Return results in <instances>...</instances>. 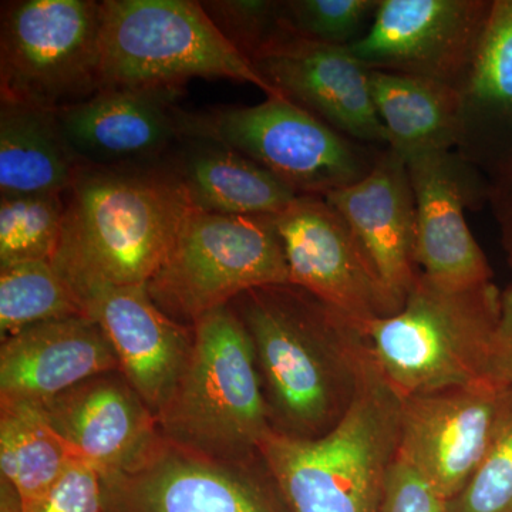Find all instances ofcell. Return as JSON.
<instances>
[{"instance_id": "cell-1", "label": "cell", "mask_w": 512, "mask_h": 512, "mask_svg": "<svg viewBox=\"0 0 512 512\" xmlns=\"http://www.w3.org/2000/svg\"><path fill=\"white\" fill-rule=\"evenodd\" d=\"M254 343L272 429L316 439L348 412L372 357L363 326L295 285L231 303Z\"/></svg>"}, {"instance_id": "cell-2", "label": "cell", "mask_w": 512, "mask_h": 512, "mask_svg": "<svg viewBox=\"0 0 512 512\" xmlns=\"http://www.w3.org/2000/svg\"><path fill=\"white\" fill-rule=\"evenodd\" d=\"M192 208L170 158L120 167L82 164L66 192L52 264L64 278L147 285Z\"/></svg>"}, {"instance_id": "cell-3", "label": "cell", "mask_w": 512, "mask_h": 512, "mask_svg": "<svg viewBox=\"0 0 512 512\" xmlns=\"http://www.w3.org/2000/svg\"><path fill=\"white\" fill-rule=\"evenodd\" d=\"M400 403L372 360L348 412L328 433L299 439L269 431L258 454L284 511H379L399 451Z\"/></svg>"}, {"instance_id": "cell-4", "label": "cell", "mask_w": 512, "mask_h": 512, "mask_svg": "<svg viewBox=\"0 0 512 512\" xmlns=\"http://www.w3.org/2000/svg\"><path fill=\"white\" fill-rule=\"evenodd\" d=\"M501 313L493 282L447 288L420 272L402 311L362 326L377 370L404 399L488 380Z\"/></svg>"}, {"instance_id": "cell-5", "label": "cell", "mask_w": 512, "mask_h": 512, "mask_svg": "<svg viewBox=\"0 0 512 512\" xmlns=\"http://www.w3.org/2000/svg\"><path fill=\"white\" fill-rule=\"evenodd\" d=\"M191 328L190 356L156 416L158 430L198 456L242 463L272 430L254 343L231 305Z\"/></svg>"}, {"instance_id": "cell-6", "label": "cell", "mask_w": 512, "mask_h": 512, "mask_svg": "<svg viewBox=\"0 0 512 512\" xmlns=\"http://www.w3.org/2000/svg\"><path fill=\"white\" fill-rule=\"evenodd\" d=\"M100 42V90H180L191 79H228L282 96L229 45L200 2L104 0Z\"/></svg>"}, {"instance_id": "cell-7", "label": "cell", "mask_w": 512, "mask_h": 512, "mask_svg": "<svg viewBox=\"0 0 512 512\" xmlns=\"http://www.w3.org/2000/svg\"><path fill=\"white\" fill-rule=\"evenodd\" d=\"M181 140L221 144L251 158L298 195L326 197L365 178L386 147L343 136L282 96L255 106L178 109Z\"/></svg>"}, {"instance_id": "cell-8", "label": "cell", "mask_w": 512, "mask_h": 512, "mask_svg": "<svg viewBox=\"0 0 512 512\" xmlns=\"http://www.w3.org/2000/svg\"><path fill=\"white\" fill-rule=\"evenodd\" d=\"M291 285L274 217H242L195 210L147 289L175 322L191 328L242 293Z\"/></svg>"}, {"instance_id": "cell-9", "label": "cell", "mask_w": 512, "mask_h": 512, "mask_svg": "<svg viewBox=\"0 0 512 512\" xmlns=\"http://www.w3.org/2000/svg\"><path fill=\"white\" fill-rule=\"evenodd\" d=\"M101 2L18 0L0 16V101L59 111L101 89Z\"/></svg>"}, {"instance_id": "cell-10", "label": "cell", "mask_w": 512, "mask_h": 512, "mask_svg": "<svg viewBox=\"0 0 512 512\" xmlns=\"http://www.w3.org/2000/svg\"><path fill=\"white\" fill-rule=\"evenodd\" d=\"M291 285L365 325L402 311L345 218L325 197L299 195L274 217Z\"/></svg>"}, {"instance_id": "cell-11", "label": "cell", "mask_w": 512, "mask_h": 512, "mask_svg": "<svg viewBox=\"0 0 512 512\" xmlns=\"http://www.w3.org/2000/svg\"><path fill=\"white\" fill-rule=\"evenodd\" d=\"M493 0H379L372 25L349 52L369 70L461 90Z\"/></svg>"}, {"instance_id": "cell-12", "label": "cell", "mask_w": 512, "mask_h": 512, "mask_svg": "<svg viewBox=\"0 0 512 512\" xmlns=\"http://www.w3.org/2000/svg\"><path fill=\"white\" fill-rule=\"evenodd\" d=\"M511 387L490 380L404 397L399 456L447 501L457 497L483 463Z\"/></svg>"}, {"instance_id": "cell-13", "label": "cell", "mask_w": 512, "mask_h": 512, "mask_svg": "<svg viewBox=\"0 0 512 512\" xmlns=\"http://www.w3.org/2000/svg\"><path fill=\"white\" fill-rule=\"evenodd\" d=\"M416 201V264L447 288L493 282V269L468 228L467 210L488 204V180L456 150L406 158Z\"/></svg>"}, {"instance_id": "cell-14", "label": "cell", "mask_w": 512, "mask_h": 512, "mask_svg": "<svg viewBox=\"0 0 512 512\" xmlns=\"http://www.w3.org/2000/svg\"><path fill=\"white\" fill-rule=\"evenodd\" d=\"M251 63L276 92L343 136L389 147L370 92V70L348 47L306 39L288 26Z\"/></svg>"}, {"instance_id": "cell-15", "label": "cell", "mask_w": 512, "mask_h": 512, "mask_svg": "<svg viewBox=\"0 0 512 512\" xmlns=\"http://www.w3.org/2000/svg\"><path fill=\"white\" fill-rule=\"evenodd\" d=\"M64 279L79 296L84 315L99 323L109 338L121 375L157 416L190 356L192 328L165 315L147 285Z\"/></svg>"}, {"instance_id": "cell-16", "label": "cell", "mask_w": 512, "mask_h": 512, "mask_svg": "<svg viewBox=\"0 0 512 512\" xmlns=\"http://www.w3.org/2000/svg\"><path fill=\"white\" fill-rule=\"evenodd\" d=\"M235 464L163 439L136 470L103 481V512H285L279 498Z\"/></svg>"}, {"instance_id": "cell-17", "label": "cell", "mask_w": 512, "mask_h": 512, "mask_svg": "<svg viewBox=\"0 0 512 512\" xmlns=\"http://www.w3.org/2000/svg\"><path fill=\"white\" fill-rule=\"evenodd\" d=\"M39 406L76 457L103 481L136 470L163 440L156 414L123 375L92 377Z\"/></svg>"}, {"instance_id": "cell-18", "label": "cell", "mask_w": 512, "mask_h": 512, "mask_svg": "<svg viewBox=\"0 0 512 512\" xmlns=\"http://www.w3.org/2000/svg\"><path fill=\"white\" fill-rule=\"evenodd\" d=\"M175 89H103L56 111L64 140L82 164L153 163L180 143Z\"/></svg>"}, {"instance_id": "cell-19", "label": "cell", "mask_w": 512, "mask_h": 512, "mask_svg": "<svg viewBox=\"0 0 512 512\" xmlns=\"http://www.w3.org/2000/svg\"><path fill=\"white\" fill-rule=\"evenodd\" d=\"M114 372H120L116 352L89 316L37 323L2 340L0 400L43 404Z\"/></svg>"}, {"instance_id": "cell-20", "label": "cell", "mask_w": 512, "mask_h": 512, "mask_svg": "<svg viewBox=\"0 0 512 512\" xmlns=\"http://www.w3.org/2000/svg\"><path fill=\"white\" fill-rule=\"evenodd\" d=\"M325 198L369 252L384 284L406 301L421 272L416 264V201L406 158L383 148L365 178Z\"/></svg>"}, {"instance_id": "cell-21", "label": "cell", "mask_w": 512, "mask_h": 512, "mask_svg": "<svg viewBox=\"0 0 512 512\" xmlns=\"http://www.w3.org/2000/svg\"><path fill=\"white\" fill-rule=\"evenodd\" d=\"M460 93L456 151L485 174L512 154V0H493Z\"/></svg>"}, {"instance_id": "cell-22", "label": "cell", "mask_w": 512, "mask_h": 512, "mask_svg": "<svg viewBox=\"0 0 512 512\" xmlns=\"http://www.w3.org/2000/svg\"><path fill=\"white\" fill-rule=\"evenodd\" d=\"M170 158L195 210L275 217L299 197L251 158L221 144L181 140Z\"/></svg>"}, {"instance_id": "cell-23", "label": "cell", "mask_w": 512, "mask_h": 512, "mask_svg": "<svg viewBox=\"0 0 512 512\" xmlns=\"http://www.w3.org/2000/svg\"><path fill=\"white\" fill-rule=\"evenodd\" d=\"M370 92L389 147L404 158L457 150L461 93L450 84L370 70Z\"/></svg>"}, {"instance_id": "cell-24", "label": "cell", "mask_w": 512, "mask_h": 512, "mask_svg": "<svg viewBox=\"0 0 512 512\" xmlns=\"http://www.w3.org/2000/svg\"><path fill=\"white\" fill-rule=\"evenodd\" d=\"M80 163L56 111L0 104V195L67 192Z\"/></svg>"}, {"instance_id": "cell-25", "label": "cell", "mask_w": 512, "mask_h": 512, "mask_svg": "<svg viewBox=\"0 0 512 512\" xmlns=\"http://www.w3.org/2000/svg\"><path fill=\"white\" fill-rule=\"evenodd\" d=\"M77 460L39 404L0 400V471L23 505L42 498Z\"/></svg>"}, {"instance_id": "cell-26", "label": "cell", "mask_w": 512, "mask_h": 512, "mask_svg": "<svg viewBox=\"0 0 512 512\" xmlns=\"http://www.w3.org/2000/svg\"><path fill=\"white\" fill-rule=\"evenodd\" d=\"M84 315L82 302L50 261H23L0 266V336Z\"/></svg>"}, {"instance_id": "cell-27", "label": "cell", "mask_w": 512, "mask_h": 512, "mask_svg": "<svg viewBox=\"0 0 512 512\" xmlns=\"http://www.w3.org/2000/svg\"><path fill=\"white\" fill-rule=\"evenodd\" d=\"M66 192L0 195V266L50 261L62 239Z\"/></svg>"}, {"instance_id": "cell-28", "label": "cell", "mask_w": 512, "mask_h": 512, "mask_svg": "<svg viewBox=\"0 0 512 512\" xmlns=\"http://www.w3.org/2000/svg\"><path fill=\"white\" fill-rule=\"evenodd\" d=\"M284 16L296 35L350 47L365 36L379 0H286Z\"/></svg>"}, {"instance_id": "cell-29", "label": "cell", "mask_w": 512, "mask_h": 512, "mask_svg": "<svg viewBox=\"0 0 512 512\" xmlns=\"http://www.w3.org/2000/svg\"><path fill=\"white\" fill-rule=\"evenodd\" d=\"M448 512H512V387L483 463Z\"/></svg>"}, {"instance_id": "cell-30", "label": "cell", "mask_w": 512, "mask_h": 512, "mask_svg": "<svg viewBox=\"0 0 512 512\" xmlns=\"http://www.w3.org/2000/svg\"><path fill=\"white\" fill-rule=\"evenodd\" d=\"M200 3L229 45L249 62L288 26L282 2L205 0Z\"/></svg>"}, {"instance_id": "cell-31", "label": "cell", "mask_w": 512, "mask_h": 512, "mask_svg": "<svg viewBox=\"0 0 512 512\" xmlns=\"http://www.w3.org/2000/svg\"><path fill=\"white\" fill-rule=\"evenodd\" d=\"M103 478L84 461H74L39 500L23 505V512H103Z\"/></svg>"}, {"instance_id": "cell-32", "label": "cell", "mask_w": 512, "mask_h": 512, "mask_svg": "<svg viewBox=\"0 0 512 512\" xmlns=\"http://www.w3.org/2000/svg\"><path fill=\"white\" fill-rule=\"evenodd\" d=\"M377 512H448V501L397 453Z\"/></svg>"}, {"instance_id": "cell-33", "label": "cell", "mask_w": 512, "mask_h": 512, "mask_svg": "<svg viewBox=\"0 0 512 512\" xmlns=\"http://www.w3.org/2000/svg\"><path fill=\"white\" fill-rule=\"evenodd\" d=\"M488 205L500 228L501 242L512 268V154L485 173Z\"/></svg>"}, {"instance_id": "cell-34", "label": "cell", "mask_w": 512, "mask_h": 512, "mask_svg": "<svg viewBox=\"0 0 512 512\" xmlns=\"http://www.w3.org/2000/svg\"><path fill=\"white\" fill-rule=\"evenodd\" d=\"M488 380L512 387V282L503 291V313L488 367Z\"/></svg>"}, {"instance_id": "cell-35", "label": "cell", "mask_w": 512, "mask_h": 512, "mask_svg": "<svg viewBox=\"0 0 512 512\" xmlns=\"http://www.w3.org/2000/svg\"><path fill=\"white\" fill-rule=\"evenodd\" d=\"M0 512H23L22 497L12 483L0 477Z\"/></svg>"}]
</instances>
